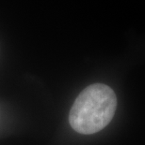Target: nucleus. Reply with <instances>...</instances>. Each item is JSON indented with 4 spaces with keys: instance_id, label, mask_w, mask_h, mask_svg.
Listing matches in <instances>:
<instances>
[{
    "instance_id": "1",
    "label": "nucleus",
    "mask_w": 145,
    "mask_h": 145,
    "mask_svg": "<svg viewBox=\"0 0 145 145\" xmlns=\"http://www.w3.org/2000/svg\"><path fill=\"white\" fill-rule=\"evenodd\" d=\"M117 107L116 95L109 86L94 83L85 88L70 110L73 130L89 135L99 132L111 121Z\"/></svg>"
}]
</instances>
